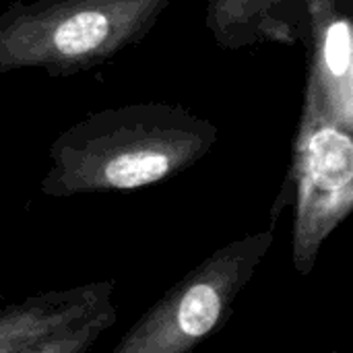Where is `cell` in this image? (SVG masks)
<instances>
[{
  "mask_svg": "<svg viewBox=\"0 0 353 353\" xmlns=\"http://www.w3.org/2000/svg\"><path fill=\"white\" fill-rule=\"evenodd\" d=\"M219 128L168 101L97 110L64 128L48 149L39 192L52 199L134 192L205 159Z\"/></svg>",
  "mask_w": 353,
  "mask_h": 353,
  "instance_id": "obj_1",
  "label": "cell"
},
{
  "mask_svg": "<svg viewBox=\"0 0 353 353\" xmlns=\"http://www.w3.org/2000/svg\"><path fill=\"white\" fill-rule=\"evenodd\" d=\"M172 0H17L0 12V74L70 77L141 43Z\"/></svg>",
  "mask_w": 353,
  "mask_h": 353,
  "instance_id": "obj_2",
  "label": "cell"
},
{
  "mask_svg": "<svg viewBox=\"0 0 353 353\" xmlns=\"http://www.w3.org/2000/svg\"><path fill=\"white\" fill-rule=\"evenodd\" d=\"M275 244V232L234 238L174 283L112 347L114 353H188L213 337Z\"/></svg>",
  "mask_w": 353,
  "mask_h": 353,
  "instance_id": "obj_3",
  "label": "cell"
},
{
  "mask_svg": "<svg viewBox=\"0 0 353 353\" xmlns=\"http://www.w3.org/2000/svg\"><path fill=\"white\" fill-rule=\"evenodd\" d=\"M290 178L296 186L292 259L306 277L323 244L353 209V130L302 112Z\"/></svg>",
  "mask_w": 353,
  "mask_h": 353,
  "instance_id": "obj_4",
  "label": "cell"
},
{
  "mask_svg": "<svg viewBox=\"0 0 353 353\" xmlns=\"http://www.w3.org/2000/svg\"><path fill=\"white\" fill-rule=\"evenodd\" d=\"M116 281H91L0 306V353H85L116 325Z\"/></svg>",
  "mask_w": 353,
  "mask_h": 353,
  "instance_id": "obj_5",
  "label": "cell"
},
{
  "mask_svg": "<svg viewBox=\"0 0 353 353\" xmlns=\"http://www.w3.org/2000/svg\"><path fill=\"white\" fill-rule=\"evenodd\" d=\"M308 68L302 112L353 130V35L339 0L306 4Z\"/></svg>",
  "mask_w": 353,
  "mask_h": 353,
  "instance_id": "obj_6",
  "label": "cell"
},
{
  "mask_svg": "<svg viewBox=\"0 0 353 353\" xmlns=\"http://www.w3.org/2000/svg\"><path fill=\"white\" fill-rule=\"evenodd\" d=\"M308 0H207L205 23L223 50L294 46L306 33Z\"/></svg>",
  "mask_w": 353,
  "mask_h": 353,
  "instance_id": "obj_7",
  "label": "cell"
}]
</instances>
